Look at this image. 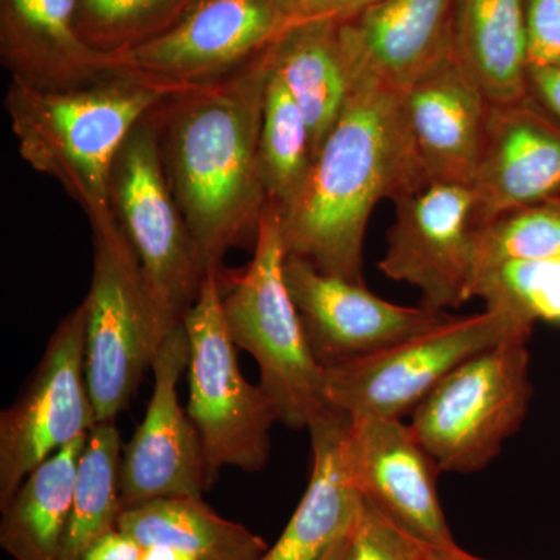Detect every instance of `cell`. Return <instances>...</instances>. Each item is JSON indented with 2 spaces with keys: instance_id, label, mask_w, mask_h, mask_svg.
<instances>
[{
  "instance_id": "obj_21",
  "label": "cell",
  "mask_w": 560,
  "mask_h": 560,
  "mask_svg": "<svg viewBox=\"0 0 560 560\" xmlns=\"http://www.w3.org/2000/svg\"><path fill=\"white\" fill-rule=\"evenodd\" d=\"M452 51L492 105L528 95L523 0H455Z\"/></svg>"
},
{
  "instance_id": "obj_16",
  "label": "cell",
  "mask_w": 560,
  "mask_h": 560,
  "mask_svg": "<svg viewBox=\"0 0 560 560\" xmlns=\"http://www.w3.org/2000/svg\"><path fill=\"white\" fill-rule=\"evenodd\" d=\"M474 224L560 198V124L530 95L492 105L470 183Z\"/></svg>"
},
{
  "instance_id": "obj_12",
  "label": "cell",
  "mask_w": 560,
  "mask_h": 560,
  "mask_svg": "<svg viewBox=\"0 0 560 560\" xmlns=\"http://www.w3.org/2000/svg\"><path fill=\"white\" fill-rule=\"evenodd\" d=\"M290 25L271 0H198L171 31L114 61L116 69L190 90L246 68Z\"/></svg>"
},
{
  "instance_id": "obj_8",
  "label": "cell",
  "mask_w": 560,
  "mask_h": 560,
  "mask_svg": "<svg viewBox=\"0 0 560 560\" xmlns=\"http://www.w3.org/2000/svg\"><path fill=\"white\" fill-rule=\"evenodd\" d=\"M529 337H514L459 364L411 412L410 427L445 474L471 475L521 430L533 400Z\"/></svg>"
},
{
  "instance_id": "obj_15",
  "label": "cell",
  "mask_w": 560,
  "mask_h": 560,
  "mask_svg": "<svg viewBox=\"0 0 560 560\" xmlns=\"http://www.w3.org/2000/svg\"><path fill=\"white\" fill-rule=\"evenodd\" d=\"M349 456L364 499L431 545H453L438 495L440 466L401 419L349 418Z\"/></svg>"
},
{
  "instance_id": "obj_11",
  "label": "cell",
  "mask_w": 560,
  "mask_h": 560,
  "mask_svg": "<svg viewBox=\"0 0 560 560\" xmlns=\"http://www.w3.org/2000/svg\"><path fill=\"white\" fill-rule=\"evenodd\" d=\"M396 220L378 268L420 291V307L447 312L471 301L477 228L470 184L429 180L394 200Z\"/></svg>"
},
{
  "instance_id": "obj_28",
  "label": "cell",
  "mask_w": 560,
  "mask_h": 560,
  "mask_svg": "<svg viewBox=\"0 0 560 560\" xmlns=\"http://www.w3.org/2000/svg\"><path fill=\"white\" fill-rule=\"evenodd\" d=\"M558 259L560 198L511 210L486 226L477 228L474 285L481 275L501 265Z\"/></svg>"
},
{
  "instance_id": "obj_36",
  "label": "cell",
  "mask_w": 560,
  "mask_h": 560,
  "mask_svg": "<svg viewBox=\"0 0 560 560\" xmlns=\"http://www.w3.org/2000/svg\"><path fill=\"white\" fill-rule=\"evenodd\" d=\"M427 560H489L478 558L471 552L463 550L458 544L453 545H431L429 544V552H427Z\"/></svg>"
},
{
  "instance_id": "obj_31",
  "label": "cell",
  "mask_w": 560,
  "mask_h": 560,
  "mask_svg": "<svg viewBox=\"0 0 560 560\" xmlns=\"http://www.w3.org/2000/svg\"><path fill=\"white\" fill-rule=\"evenodd\" d=\"M529 66H560V0H523Z\"/></svg>"
},
{
  "instance_id": "obj_5",
  "label": "cell",
  "mask_w": 560,
  "mask_h": 560,
  "mask_svg": "<svg viewBox=\"0 0 560 560\" xmlns=\"http://www.w3.org/2000/svg\"><path fill=\"white\" fill-rule=\"evenodd\" d=\"M90 224L94 264L81 302L86 377L98 422H113L127 410L172 327L154 304L116 217Z\"/></svg>"
},
{
  "instance_id": "obj_32",
  "label": "cell",
  "mask_w": 560,
  "mask_h": 560,
  "mask_svg": "<svg viewBox=\"0 0 560 560\" xmlns=\"http://www.w3.org/2000/svg\"><path fill=\"white\" fill-rule=\"evenodd\" d=\"M528 94L560 124V66H529Z\"/></svg>"
},
{
  "instance_id": "obj_20",
  "label": "cell",
  "mask_w": 560,
  "mask_h": 560,
  "mask_svg": "<svg viewBox=\"0 0 560 560\" xmlns=\"http://www.w3.org/2000/svg\"><path fill=\"white\" fill-rule=\"evenodd\" d=\"M0 54L13 77L43 88L90 83L116 70L77 28V0H0Z\"/></svg>"
},
{
  "instance_id": "obj_23",
  "label": "cell",
  "mask_w": 560,
  "mask_h": 560,
  "mask_svg": "<svg viewBox=\"0 0 560 560\" xmlns=\"http://www.w3.org/2000/svg\"><path fill=\"white\" fill-rule=\"evenodd\" d=\"M88 438H79L40 463L0 506V545L11 559H60Z\"/></svg>"
},
{
  "instance_id": "obj_19",
  "label": "cell",
  "mask_w": 560,
  "mask_h": 560,
  "mask_svg": "<svg viewBox=\"0 0 560 560\" xmlns=\"http://www.w3.org/2000/svg\"><path fill=\"white\" fill-rule=\"evenodd\" d=\"M311 481L278 541L260 560H319L355 528L364 497L349 456V418L327 410L312 423Z\"/></svg>"
},
{
  "instance_id": "obj_29",
  "label": "cell",
  "mask_w": 560,
  "mask_h": 560,
  "mask_svg": "<svg viewBox=\"0 0 560 560\" xmlns=\"http://www.w3.org/2000/svg\"><path fill=\"white\" fill-rule=\"evenodd\" d=\"M486 305H508L534 320L560 323V259L517 261L486 271L474 285Z\"/></svg>"
},
{
  "instance_id": "obj_35",
  "label": "cell",
  "mask_w": 560,
  "mask_h": 560,
  "mask_svg": "<svg viewBox=\"0 0 560 560\" xmlns=\"http://www.w3.org/2000/svg\"><path fill=\"white\" fill-rule=\"evenodd\" d=\"M382 0H326L319 20L346 21Z\"/></svg>"
},
{
  "instance_id": "obj_14",
  "label": "cell",
  "mask_w": 560,
  "mask_h": 560,
  "mask_svg": "<svg viewBox=\"0 0 560 560\" xmlns=\"http://www.w3.org/2000/svg\"><path fill=\"white\" fill-rule=\"evenodd\" d=\"M283 275L323 366L393 348L453 316L393 304L368 290L364 282L327 275L296 256L285 257Z\"/></svg>"
},
{
  "instance_id": "obj_38",
  "label": "cell",
  "mask_w": 560,
  "mask_h": 560,
  "mask_svg": "<svg viewBox=\"0 0 560 560\" xmlns=\"http://www.w3.org/2000/svg\"><path fill=\"white\" fill-rule=\"evenodd\" d=\"M350 558H352V533L335 541L319 560H350Z\"/></svg>"
},
{
  "instance_id": "obj_3",
  "label": "cell",
  "mask_w": 560,
  "mask_h": 560,
  "mask_svg": "<svg viewBox=\"0 0 560 560\" xmlns=\"http://www.w3.org/2000/svg\"><path fill=\"white\" fill-rule=\"evenodd\" d=\"M180 91L120 69L68 88L13 77L5 106L22 160L57 179L95 221L114 215L110 168L128 135Z\"/></svg>"
},
{
  "instance_id": "obj_13",
  "label": "cell",
  "mask_w": 560,
  "mask_h": 560,
  "mask_svg": "<svg viewBox=\"0 0 560 560\" xmlns=\"http://www.w3.org/2000/svg\"><path fill=\"white\" fill-rule=\"evenodd\" d=\"M189 359V334L180 323L154 357L153 393L145 418L124 444L119 469L121 510L173 497L202 499L208 490L200 434L178 399V383Z\"/></svg>"
},
{
  "instance_id": "obj_6",
  "label": "cell",
  "mask_w": 560,
  "mask_h": 560,
  "mask_svg": "<svg viewBox=\"0 0 560 560\" xmlns=\"http://www.w3.org/2000/svg\"><path fill=\"white\" fill-rule=\"evenodd\" d=\"M534 324L508 305L452 316L393 348L323 366L324 400L348 418L401 419L464 361L511 338H530Z\"/></svg>"
},
{
  "instance_id": "obj_33",
  "label": "cell",
  "mask_w": 560,
  "mask_h": 560,
  "mask_svg": "<svg viewBox=\"0 0 560 560\" xmlns=\"http://www.w3.org/2000/svg\"><path fill=\"white\" fill-rule=\"evenodd\" d=\"M142 551L138 541L114 528L92 545L83 560H142Z\"/></svg>"
},
{
  "instance_id": "obj_18",
  "label": "cell",
  "mask_w": 560,
  "mask_h": 560,
  "mask_svg": "<svg viewBox=\"0 0 560 560\" xmlns=\"http://www.w3.org/2000/svg\"><path fill=\"white\" fill-rule=\"evenodd\" d=\"M404 103L430 180L470 184L492 103L453 51L404 91Z\"/></svg>"
},
{
  "instance_id": "obj_7",
  "label": "cell",
  "mask_w": 560,
  "mask_h": 560,
  "mask_svg": "<svg viewBox=\"0 0 560 560\" xmlns=\"http://www.w3.org/2000/svg\"><path fill=\"white\" fill-rule=\"evenodd\" d=\"M221 272H209L200 296L183 318L190 340L189 412L200 434L206 488L226 467L257 474L271 453V430L279 422L260 385L238 368L237 346L228 331L221 302Z\"/></svg>"
},
{
  "instance_id": "obj_24",
  "label": "cell",
  "mask_w": 560,
  "mask_h": 560,
  "mask_svg": "<svg viewBox=\"0 0 560 560\" xmlns=\"http://www.w3.org/2000/svg\"><path fill=\"white\" fill-rule=\"evenodd\" d=\"M117 528L142 548L162 545L195 560H260L270 548L246 526L221 517L202 499L191 497L124 508Z\"/></svg>"
},
{
  "instance_id": "obj_4",
  "label": "cell",
  "mask_w": 560,
  "mask_h": 560,
  "mask_svg": "<svg viewBox=\"0 0 560 560\" xmlns=\"http://www.w3.org/2000/svg\"><path fill=\"white\" fill-rule=\"evenodd\" d=\"M253 249V259L238 275L223 272L221 302L228 331L234 345L259 364L260 388L279 422L308 430L329 410L323 394V364L287 287L280 213L270 202Z\"/></svg>"
},
{
  "instance_id": "obj_27",
  "label": "cell",
  "mask_w": 560,
  "mask_h": 560,
  "mask_svg": "<svg viewBox=\"0 0 560 560\" xmlns=\"http://www.w3.org/2000/svg\"><path fill=\"white\" fill-rule=\"evenodd\" d=\"M198 0H77V28L92 49L117 57L178 24Z\"/></svg>"
},
{
  "instance_id": "obj_22",
  "label": "cell",
  "mask_w": 560,
  "mask_h": 560,
  "mask_svg": "<svg viewBox=\"0 0 560 560\" xmlns=\"http://www.w3.org/2000/svg\"><path fill=\"white\" fill-rule=\"evenodd\" d=\"M271 65L304 114L316 156L352 88L340 21L324 18L290 25L271 46Z\"/></svg>"
},
{
  "instance_id": "obj_17",
  "label": "cell",
  "mask_w": 560,
  "mask_h": 560,
  "mask_svg": "<svg viewBox=\"0 0 560 560\" xmlns=\"http://www.w3.org/2000/svg\"><path fill=\"white\" fill-rule=\"evenodd\" d=\"M455 0H382L340 21L350 79L404 92L452 54Z\"/></svg>"
},
{
  "instance_id": "obj_10",
  "label": "cell",
  "mask_w": 560,
  "mask_h": 560,
  "mask_svg": "<svg viewBox=\"0 0 560 560\" xmlns=\"http://www.w3.org/2000/svg\"><path fill=\"white\" fill-rule=\"evenodd\" d=\"M97 423L80 304L60 320L31 381L0 415V506L40 463L88 436Z\"/></svg>"
},
{
  "instance_id": "obj_25",
  "label": "cell",
  "mask_w": 560,
  "mask_h": 560,
  "mask_svg": "<svg viewBox=\"0 0 560 560\" xmlns=\"http://www.w3.org/2000/svg\"><path fill=\"white\" fill-rule=\"evenodd\" d=\"M121 452L124 442L116 420L98 422L91 430L80 458L72 511L58 560H83L95 541L117 528Z\"/></svg>"
},
{
  "instance_id": "obj_9",
  "label": "cell",
  "mask_w": 560,
  "mask_h": 560,
  "mask_svg": "<svg viewBox=\"0 0 560 560\" xmlns=\"http://www.w3.org/2000/svg\"><path fill=\"white\" fill-rule=\"evenodd\" d=\"M158 109L120 147L110 168L109 200L154 304L173 329L200 296L209 271L168 184Z\"/></svg>"
},
{
  "instance_id": "obj_30",
  "label": "cell",
  "mask_w": 560,
  "mask_h": 560,
  "mask_svg": "<svg viewBox=\"0 0 560 560\" xmlns=\"http://www.w3.org/2000/svg\"><path fill=\"white\" fill-rule=\"evenodd\" d=\"M429 544L390 521L364 499L363 510L352 530L350 560H427Z\"/></svg>"
},
{
  "instance_id": "obj_1",
  "label": "cell",
  "mask_w": 560,
  "mask_h": 560,
  "mask_svg": "<svg viewBox=\"0 0 560 560\" xmlns=\"http://www.w3.org/2000/svg\"><path fill=\"white\" fill-rule=\"evenodd\" d=\"M270 49L226 79L178 92L158 109L168 184L209 272L223 271L231 249L254 248L268 206L259 138Z\"/></svg>"
},
{
  "instance_id": "obj_26",
  "label": "cell",
  "mask_w": 560,
  "mask_h": 560,
  "mask_svg": "<svg viewBox=\"0 0 560 560\" xmlns=\"http://www.w3.org/2000/svg\"><path fill=\"white\" fill-rule=\"evenodd\" d=\"M313 160L311 131L304 114L271 65L261 114L259 164L268 202L279 212L301 194Z\"/></svg>"
},
{
  "instance_id": "obj_2",
  "label": "cell",
  "mask_w": 560,
  "mask_h": 560,
  "mask_svg": "<svg viewBox=\"0 0 560 560\" xmlns=\"http://www.w3.org/2000/svg\"><path fill=\"white\" fill-rule=\"evenodd\" d=\"M429 180L404 92L353 79L340 119L313 160L301 194L279 212L287 256L363 282V242L372 210Z\"/></svg>"
},
{
  "instance_id": "obj_34",
  "label": "cell",
  "mask_w": 560,
  "mask_h": 560,
  "mask_svg": "<svg viewBox=\"0 0 560 560\" xmlns=\"http://www.w3.org/2000/svg\"><path fill=\"white\" fill-rule=\"evenodd\" d=\"M276 7L291 22L319 20L326 0H271Z\"/></svg>"
},
{
  "instance_id": "obj_37",
  "label": "cell",
  "mask_w": 560,
  "mask_h": 560,
  "mask_svg": "<svg viewBox=\"0 0 560 560\" xmlns=\"http://www.w3.org/2000/svg\"><path fill=\"white\" fill-rule=\"evenodd\" d=\"M142 560H195L186 552L175 550L171 547H162V545H153L145 547L142 551Z\"/></svg>"
}]
</instances>
